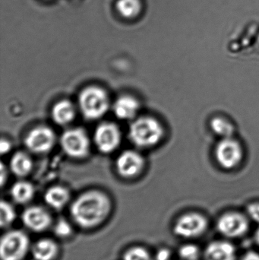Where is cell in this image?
I'll return each mask as SVG.
<instances>
[{
  "label": "cell",
  "instance_id": "obj_11",
  "mask_svg": "<svg viewBox=\"0 0 259 260\" xmlns=\"http://www.w3.org/2000/svg\"><path fill=\"white\" fill-rule=\"evenodd\" d=\"M144 160L142 156L133 150L123 151L117 157L116 169L123 178H135L144 169Z\"/></svg>",
  "mask_w": 259,
  "mask_h": 260
},
{
  "label": "cell",
  "instance_id": "obj_17",
  "mask_svg": "<svg viewBox=\"0 0 259 260\" xmlns=\"http://www.w3.org/2000/svg\"><path fill=\"white\" fill-rule=\"evenodd\" d=\"M71 195L68 189L62 186L49 188L44 194V200L47 206L55 210H61L69 202Z\"/></svg>",
  "mask_w": 259,
  "mask_h": 260
},
{
  "label": "cell",
  "instance_id": "obj_13",
  "mask_svg": "<svg viewBox=\"0 0 259 260\" xmlns=\"http://www.w3.org/2000/svg\"><path fill=\"white\" fill-rule=\"evenodd\" d=\"M205 260H236L237 250L228 241H216L210 243L204 251Z\"/></svg>",
  "mask_w": 259,
  "mask_h": 260
},
{
  "label": "cell",
  "instance_id": "obj_7",
  "mask_svg": "<svg viewBox=\"0 0 259 260\" xmlns=\"http://www.w3.org/2000/svg\"><path fill=\"white\" fill-rule=\"evenodd\" d=\"M216 229L225 238H241L249 232V218L244 214L236 211L225 212L217 219Z\"/></svg>",
  "mask_w": 259,
  "mask_h": 260
},
{
  "label": "cell",
  "instance_id": "obj_5",
  "mask_svg": "<svg viewBox=\"0 0 259 260\" xmlns=\"http://www.w3.org/2000/svg\"><path fill=\"white\" fill-rule=\"evenodd\" d=\"M60 145L64 152L75 159L85 158L90 152L91 142L82 128H71L62 133Z\"/></svg>",
  "mask_w": 259,
  "mask_h": 260
},
{
  "label": "cell",
  "instance_id": "obj_23",
  "mask_svg": "<svg viewBox=\"0 0 259 260\" xmlns=\"http://www.w3.org/2000/svg\"><path fill=\"white\" fill-rule=\"evenodd\" d=\"M123 260H153V258L144 247H132L125 252Z\"/></svg>",
  "mask_w": 259,
  "mask_h": 260
},
{
  "label": "cell",
  "instance_id": "obj_16",
  "mask_svg": "<svg viewBox=\"0 0 259 260\" xmlns=\"http://www.w3.org/2000/svg\"><path fill=\"white\" fill-rule=\"evenodd\" d=\"M59 250V246L53 240L42 238L32 246L31 254L34 260H54Z\"/></svg>",
  "mask_w": 259,
  "mask_h": 260
},
{
  "label": "cell",
  "instance_id": "obj_10",
  "mask_svg": "<svg viewBox=\"0 0 259 260\" xmlns=\"http://www.w3.org/2000/svg\"><path fill=\"white\" fill-rule=\"evenodd\" d=\"M56 143V134L51 128L39 126L29 131L24 139L26 148L34 154L50 152Z\"/></svg>",
  "mask_w": 259,
  "mask_h": 260
},
{
  "label": "cell",
  "instance_id": "obj_30",
  "mask_svg": "<svg viewBox=\"0 0 259 260\" xmlns=\"http://www.w3.org/2000/svg\"><path fill=\"white\" fill-rule=\"evenodd\" d=\"M0 176H1V185L3 186L6 183V180L8 178V171L6 167L1 164V170H0Z\"/></svg>",
  "mask_w": 259,
  "mask_h": 260
},
{
  "label": "cell",
  "instance_id": "obj_22",
  "mask_svg": "<svg viewBox=\"0 0 259 260\" xmlns=\"http://www.w3.org/2000/svg\"><path fill=\"white\" fill-rule=\"evenodd\" d=\"M0 223L2 229L9 227L16 219L17 214L13 206L8 202L2 200L0 204Z\"/></svg>",
  "mask_w": 259,
  "mask_h": 260
},
{
  "label": "cell",
  "instance_id": "obj_19",
  "mask_svg": "<svg viewBox=\"0 0 259 260\" xmlns=\"http://www.w3.org/2000/svg\"><path fill=\"white\" fill-rule=\"evenodd\" d=\"M11 197L15 203L24 205L33 200L35 189L30 182L20 180L11 188Z\"/></svg>",
  "mask_w": 259,
  "mask_h": 260
},
{
  "label": "cell",
  "instance_id": "obj_8",
  "mask_svg": "<svg viewBox=\"0 0 259 260\" xmlns=\"http://www.w3.org/2000/svg\"><path fill=\"white\" fill-rule=\"evenodd\" d=\"M241 144L231 138L222 139L215 148V157L221 168L232 170L240 165L243 158Z\"/></svg>",
  "mask_w": 259,
  "mask_h": 260
},
{
  "label": "cell",
  "instance_id": "obj_21",
  "mask_svg": "<svg viewBox=\"0 0 259 260\" xmlns=\"http://www.w3.org/2000/svg\"><path fill=\"white\" fill-rule=\"evenodd\" d=\"M211 127L215 134L222 139L232 137L234 133V125L224 117H214L211 122Z\"/></svg>",
  "mask_w": 259,
  "mask_h": 260
},
{
  "label": "cell",
  "instance_id": "obj_4",
  "mask_svg": "<svg viewBox=\"0 0 259 260\" xmlns=\"http://www.w3.org/2000/svg\"><path fill=\"white\" fill-rule=\"evenodd\" d=\"M28 236L22 231L13 230L5 234L0 243L2 260H23L30 250Z\"/></svg>",
  "mask_w": 259,
  "mask_h": 260
},
{
  "label": "cell",
  "instance_id": "obj_25",
  "mask_svg": "<svg viewBox=\"0 0 259 260\" xmlns=\"http://www.w3.org/2000/svg\"><path fill=\"white\" fill-rule=\"evenodd\" d=\"M55 235L59 238H68L72 234V228L68 221L65 219H59L53 227Z\"/></svg>",
  "mask_w": 259,
  "mask_h": 260
},
{
  "label": "cell",
  "instance_id": "obj_14",
  "mask_svg": "<svg viewBox=\"0 0 259 260\" xmlns=\"http://www.w3.org/2000/svg\"><path fill=\"white\" fill-rule=\"evenodd\" d=\"M113 111L120 120H134L139 111V103L132 96L123 95L116 101Z\"/></svg>",
  "mask_w": 259,
  "mask_h": 260
},
{
  "label": "cell",
  "instance_id": "obj_3",
  "mask_svg": "<svg viewBox=\"0 0 259 260\" xmlns=\"http://www.w3.org/2000/svg\"><path fill=\"white\" fill-rule=\"evenodd\" d=\"M79 107L83 117L88 120H97L107 112L109 99L103 88L90 85L83 88L79 95Z\"/></svg>",
  "mask_w": 259,
  "mask_h": 260
},
{
  "label": "cell",
  "instance_id": "obj_18",
  "mask_svg": "<svg viewBox=\"0 0 259 260\" xmlns=\"http://www.w3.org/2000/svg\"><path fill=\"white\" fill-rule=\"evenodd\" d=\"M9 168L17 177H24L30 174L33 168V162L27 153L18 151L11 158Z\"/></svg>",
  "mask_w": 259,
  "mask_h": 260
},
{
  "label": "cell",
  "instance_id": "obj_26",
  "mask_svg": "<svg viewBox=\"0 0 259 260\" xmlns=\"http://www.w3.org/2000/svg\"><path fill=\"white\" fill-rule=\"evenodd\" d=\"M246 212L248 216L252 221L259 224V202H255L248 205L246 207Z\"/></svg>",
  "mask_w": 259,
  "mask_h": 260
},
{
  "label": "cell",
  "instance_id": "obj_2",
  "mask_svg": "<svg viewBox=\"0 0 259 260\" xmlns=\"http://www.w3.org/2000/svg\"><path fill=\"white\" fill-rule=\"evenodd\" d=\"M164 136L162 124L157 119L141 117L134 119L129 125V139L135 146L149 148L158 145Z\"/></svg>",
  "mask_w": 259,
  "mask_h": 260
},
{
  "label": "cell",
  "instance_id": "obj_24",
  "mask_svg": "<svg viewBox=\"0 0 259 260\" xmlns=\"http://www.w3.org/2000/svg\"><path fill=\"white\" fill-rule=\"evenodd\" d=\"M179 256L182 260H199L200 250L196 244H185L179 249Z\"/></svg>",
  "mask_w": 259,
  "mask_h": 260
},
{
  "label": "cell",
  "instance_id": "obj_1",
  "mask_svg": "<svg viewBox=\"0 0 259 260\" xmlns=\"http://www.w3.org/2000/svg\"><path fill=\"white\" fill-rule=\"evenodd\" d=\"M112 202L102 191L92 189L77 197L70 207L73 221L85 230L101 225L110 215Z\"/></svg>",
  "mask_w": 259,
  "mask_h": 260
},
{
  "label": "cell",
  "instance_id": "obj_20",
  "mask_svg": "<svg viewBox=\"0 0 259 260\" xmlns=\"http://www.w3.org/2000/svg\"><path fill=\"white\" fill-rule=\"evenodd\" d=\"M140 0H118L117 9L119 13L125 18H132L138 15L141 11Z\"/></svg>",
  "mask_w": 259,
  "mask_h": 260
},
{
  "label": "cell",
  "instance_id": "obj_31",
  "mask_svg": "<svg viewBox=\"0 0 259 260\" xmlns=\"http://www.w3.org/2000/svg\"><path fill=\"white\" fill-rule=\"evenodd\" d=\"M255 241L256 242V244L259 246V228L257 229L256 232H255Z\"/></svg>",
  "mask_w": 259,
  "mask_h": 260
},
{
  "label": "cell",
  "instance_id": "obj_9",
  "mask_svg": "<svg viewBox=\"0 0 259 260\" xmlns=\"http://www.w3.org/2000/svg\"><path fill=\"white\" fill-rule=\"evenodd\" d=\"M122 134L120 128L112 122H103L96 128L94 142L96 147L103 154H110L120 146Z\"/></svg>",
  "mask_w": 259,
  "mask_h": 260
},
{
  "label": "cell",
  "instance_id": "obj_15",
  "mask_svg": "<svg viewBox=\"0 0 259 260\" xmlns=\"http://www.w3.org/2000/svg\"><path fill=\"white\" fill-rule=\"evenodd\" d=\"M51 116L56 124L61 126H67L76 118V108L70 101H59L53 105Z\"/></svg>",
  "mask_w": 259,
  "mask_h": 260
},
{
  "label": "cell",
  "instance_id": "obj_12",
  "mask_svg": "<svg viewBox=\"0 0 259 260\" xmlns=\"http://www.w3.org/2000/svg\"><path fill=\"white\" fill-rule=\"evenodd\" d=\"M21 221L27 229L36 233L45 232L53 222L50 212L38 206L27 208L21 214Z\"/></svg>",
  "mask_w": 259,
  "mask_h": 260
},
{
  "label": "cell",
  "instance_id": "obj_29",
  "mask_svg": "<svg viewBox=\"0 0 259 260\" xmlns=\"http://www.w3.org/2000/svg\"><path fill=\"white\" fill-rule=\"evenodd\" d=\"M241 260H259V253L253 250H249L243 256Z\"/></svg>",
  "mask_w": 259,
  "mask_h": 260
},
{
  "label": "cell",
  "instance_id": "obj_27",
  "mask_svg": "<svg viewBox=\"0 0 259 260\" xmlns=\"http://www.w3.org/2000/svg\"><path fill=\"white\" fill-rule=\"evenodd\" d=\"M171 255V250L167 248H161L157 252L155 260H170Z\"/></svg>",
  "mask_w": 259,
  "mask_h": 260
},
{
  "label": "cell",
  "instance_id": "obj_28",
  "mask_svg": "<svg viewBox=\"0 0 259 260\" xmlns=\"http://www.w3.org/2000/svg\"><path fill=\"white\" fill-rule=\"evenodd\" d=\"M12 148L10 142L6 139H2L0 144V151L2 154H8Z\"/></svg>",
  "mask_w": 259,
  "mask_h": 260
},
{
  "label": "cell",
  "instance_id": "obj_6",
  "mask_svg": "<svg viewBox=\"0 0 259 260\" xmlns=\"http://www.w3.org/2000/svg\"><path fill=\"white\" fill-rule=\"evenodd\" d=\"M208 220L203 214L187 212L179 216L173 225V233L186 239L202 236L208 229Z\"/></svg>",
  "mask_w": 259,
  "mask_h": 260
}]
</instances>
